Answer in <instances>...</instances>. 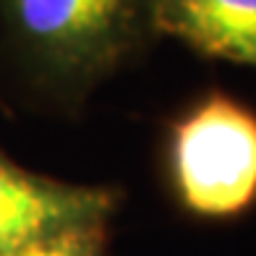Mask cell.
<instances>
[{
	"instance_id": "1",
	"label": "cell",
	"mask_w": 256,
	"mask_h": 256,
	"mask_svg": "<svg viewBox=\"0 0 256 256\" xmlns=\"http://www.w3.org/2000/svg\"><path fill=\"white\" fill-rule=\"evenodd\" d=\"M32 68L63 89H86L152 34L154 0H0Z\"/></svg>"
},
{
	"instance_id": "2",
	"label": "cell",
	"mask_w": 256,
	"mask_h": 256,
	"mask_svg": "<svg viewBox=\"0 0 256 256\" xmlns=\"http://www.w3.org/2000/svg\"><path fill=\"white\" fill-rule=\"evenodd\" d=\"M168 176L191 214L246 212L256 202V115L220 92L196 102L170 126Z\"/></svg>"
},
{
	"instance_id": "3",
	"label": "cell",
	"mask_w": 256,
	"mask_h": 256,
	"mask_svg": "<svg viewBox=\"0 0 256 256\" xmlns=\"http://www.w3.org/2000/svg\"><path fill=\"white\" fill-rule=\"evenodd\" d=\"M118 194L108 186L40 176L0 149V256L48 232L110 220Z\"/></svg>"
},
{
	"instance_id": "4",
	"label": "cell",
	"mask_w": 256,
	"mask_h": 256,
	"mask_svg": "<svg viewBox=\"0 0 256 256\" xmlns=\"http://www.w3.org/2000/svg\"><path fill=\"white\" fill-rule=\"evenodd\" d=\"M152 29L206 58L256 68V0H154Z\"/></svg>"
},
{
	"instance_id": "5",
	"label": "cell",
	"mask_w": 256,
	"mask_h": 256,
	"mask_svg": "<svg viewBox=\"0 0 256 256\" xmlns=\"http://www.w3.org/2000/svg\"><path fill=\"white\" fill-rule=\"evenodd\" d=\"M108 225L110 220L71 225L34 238L3 256H108Z\"/></svg>"
}]
</instances>
